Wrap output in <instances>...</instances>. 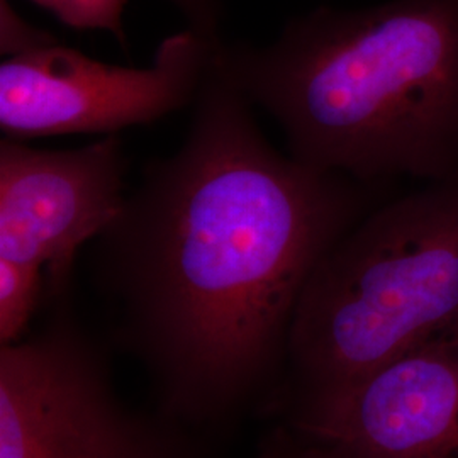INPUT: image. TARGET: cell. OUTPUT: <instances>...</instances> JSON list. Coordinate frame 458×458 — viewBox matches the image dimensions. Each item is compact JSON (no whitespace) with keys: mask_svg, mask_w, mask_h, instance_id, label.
I'll list each match as a JSON object with an SVG mask.
<instances>
[{"mask_svg":"<svg viewBox=\"0 0 458 458\" xmlns=\"http://www.w3.org/2000/svg\"><path fill=\"white\" fill-rule=\"evenodd\" d=\"M185 19L189 21V30L214 41H219L217 24L221 19L219 0H170Z\"/></svg>","mask_w":458,"mask_h":458,"instance_id":"cell-11","label":"cell"},{"mask_svg":"<svg viewBox=\"0 0 458 458\" xmlns=\"http://www.w3.org/2000/svg\"><path fill=\"white\" fill-rule=\"evenodd\" d=\"M333 458H458V319L293 421Z\"/></svg>","mask_w":458,"mask_h":458,"instance_id":"cell-6","label":"cell"},{"mask_svg":"<svg viewBox=\"0 0 458 458\" xmlns=\"http://www.w3.org/2000/svg\"><path fill=\"white\" fill-rule=\"evenodd\" d=\"M219 41L187 30L145 68L109 65L53 43L0 65V130L13 140L102 134L149 124L194 104Z\"/></svg>","mask_w":458,"mask_h":458,"instance_id":"cell-5","label":"cell"},{"mask_svg":"<svg viewBox=\"0 0 458 458\" xmlns=\"http://www.w3.org/2000/svg\"><path fill=\"white\" fill-rule=\"evenodd\" d=\"M260 458H333L325 450L306 440L293 428V431H280L276 438L267 443Z\"/></svg>","mask_w":458,"mask_h":458,"instance_id":"cell-12","label":"cell"},{"mask_svg":"<svg viewBox=\"0 0 458 458\" xmlns=\"http://www.w3.org/2000/svg\"><path fill=\"white\" fill-rule=\"evenodd\" d=\"M43 270L0 259V344H16L43 295Z\"/></svg>","mask_w":458,"mask_h":458,"instance_id":"cell-8","label":"cell"},{"mask_svg":"<svg viewBox=\"0 0 458 458\" xmlns=\"http://www.w3.org/2000/svg\"><path fill=\"white\" fill-rule=\"evenodd\" d=\"M130 160L119 134L75 149L0 143V259L47 270L60 293L79 248L126 199Z\"/></svg>","mask_w":458,"mask_h":458,"instance_id":"cell-7","label":"cell"},{"mask_svg":"<svg viewBox=\"0 0 458 458\" xmlns=\"http://www.w3.org/2000/svg\"><path fill=\"white\" fill-rule=\"evenodd\" d=\"M60 22L75 30L107 31L126 47L123 13L128 0H33Z\"/></svg>","mask_w":458,"mask_h":458,"instance_id":"cell-9","label":"cell"},{"mask_svg":"<svg viewBox=\"0 0 458 458\" xmlns=\"http://www.w3.org/2000/svg\"><path fill=\"white\" fill-rule=\"evenodd\" d=\"M0 458H192L117 397L68 323L0 350Z\"/></svg>","mask_w":458,"mask_h":458,"instance_id":"cell-4","label":"cell"},{"mask_svg":"<svg viewBox=\"0 0 458 458\" xmlns=\"http://www.w3.org/2000/svg\"><path fill=\"white\" fill-rule=\"evenodd\" d=\"M56 43L51 36L33 30L24 21H21L13 7L2 0V53L7 56H16L33 49L43 48Z\"/></svg>","mask_w":458,"mask_h":458,"instance_id":"cell-10","label":"cell"},{"mask_svg":"<svg viewBox=\"0 0 458 458\" xmlns=\"http://www.w3.org/2000/svg\"><path fill=\"white\" fill-rule=\"evenodd\" d=\"M458 319V177L378 202L331 246L287 352L306 397L331 393Z\"/></svg>","mask_w":458,"mask_h":458,"instance_id":"cell-3","label":"cell"},{"mask_svg":"<svg viewBox=\"0 0 458 458\" xmlns=\"http://www.w3.org/2000/svg\"><path fill=\"white\" fill-rule=\"evenodd\" d=\"M191 107L181 147L148 164L98 255L170 403L209 414L287 350L312 270L382 200L277 151L216 51Z\"/></svg>","mask_w":458,"mask_h":458,"instance_id":"cell-1","label":"cell"},{"mask_svg":"<svg viewBox=\"0 0 458 458\" xmlns=\"http://www.w3.org/2000/svg\"><path fill=\"white\" fill-rule=\"evenodd\" d=\"M216 60L304 164L372 185L458 177V0L321 7Z\"/></svg>","mask_w":458,"mask_h":458,"instance_id":"cell-2","label":"cell"}]
</instances>
